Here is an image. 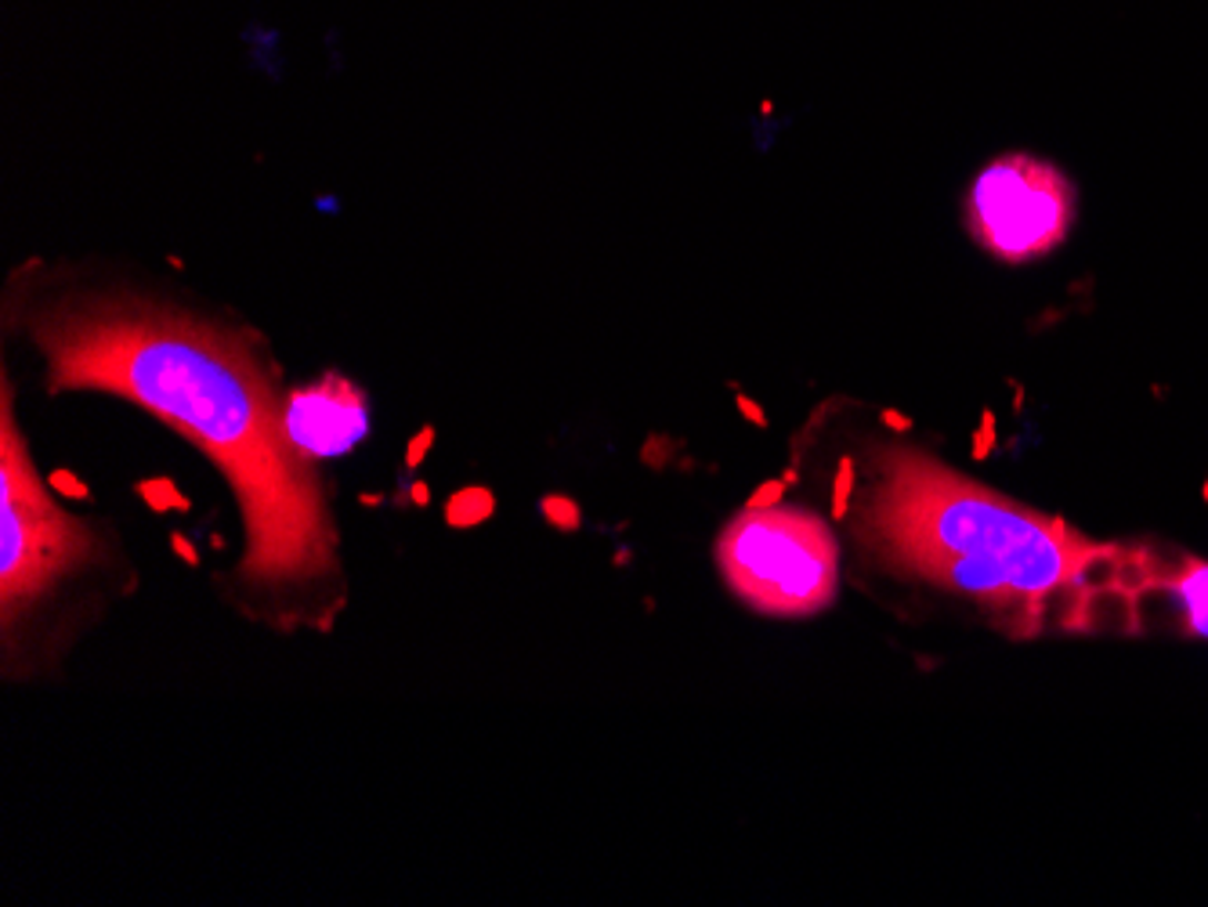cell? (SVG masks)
Listing matches in <instances>:
<instances>
[{
	"label": "cell",
	"mask_w": 1208,
	"mask_h": 907,
	"mask_svg": "<svg viewBox=\"0 0 1208 907\" xmlns=\"http://www.w3.org/2000/svg\"><path fill=\"white\" fill-rule=\"evenodd\" d=\"M8 323L33 344L51 390L123 398L196 445L240 502L235 579L254 611L329 630L344 608L337 528L315 467L283 438V390L254 333L142 293L22 275L8 289Z\"/></svg>",
	"instance_id": "cell-1"
},
{
	"label": "cell",
	"mask_w": 1208,
	"mask_h": 907,
	"mask_svg": "<svg viewBox=\"0 0 1208 907\" xmlns=\"http://www.w3.org/2000/svg\"><path fill=\"white\" fill-rule=\"evenodd\" d=\"M872 467L876 488L857 513V536L886 564L995 611L1009 633L1043 630L1049 611L1064 630H1089L1100 593L1150 590L1155 564L1129 575L1133 557L1118 547L966 481L926 452L880 449Z\"/></svg>",
	"instance_id": "cell-2"
},
{
	"label": "cell",
	"mask_w": 1208,
	"mask_h": 907,
	"mask_svg": "<svg viewBox=\"0 0 1208 907\" xmlns=\"http://www.w3.org/2000/svg\"><path fill=\"white\" fill-rule=\"evenodd\" d=\"M109 532L65 513L37 478L26 435L11 412L4 384V441H0V630L4 662L26 644L30 625L69 582L105 564Z\"/></svg>",
	"instance_id": "cell-3"
},
{
	"label": "cell",
	"mask_w": 1208,
	"mask_h": 907,
	"mask_svg": "<svg viewBox=\"0 0 1208 907\" xmlns=\"http://www.w3.org/2000/svg\"><path fill=\"white\" fill-rule=\"evenodd\" d=\"M720 575L760 615L808 619L836 600L840 550L808 510H742L717 539Z\"/></svg>",
	"instance_id": "cell-4"
},
{
	"label": "cell",
	"mask_w": 1208,
	"mask_h": 907,
	"mask_svg": "<svg viewBox=\"0 0 1208 907\" xmlns=\"http://www.w3.org/2000/svg\"><path fill=\"white\" fill-rule=\"evenodd\" d=\"M1075 185L1060 166L1032 152H1006L966 192V228L984 254L1027 264L1053 254L1075 225Z\"/></svg>",
	"instance_id": "cell-5"
},
{
	"label": "cell",
	"mask_w": 1208,
	"mask_h": 907,
	"mask_svg": "<svg viewBox=\"0 0 1208 907\" xmlns=\"http://www.w3.org/2000/svg\"><path fill=\"white\" fill-rule=\"evenodd\" d=\"M369 435V398L355 380L326 373L283 390V438L301 463L348 456Z\"/></svg>",
	"instance_id": "cell-6"
},
{
	"label": "cell",
	"mask_w": 1208,
	"mask_h": 907,
	"mask_svg": "<svg viewBox=\"0 0 1208 907\" xmlns=\"http://www.w3.org/2000/svg\"><path fill=\"white\" fill-rule=\"evenodd\" d=\"M1150 590H1165L1184 608V630L1208 640V561L1179 557L1173 568L1150 571Z\"/></svg>",
	"instance_id": "cell-7"
},
{
	"label": "cell",
	"mask_w": 1208,
	"mask_h": 907,
	"mask_svg": "<svg viewBox=\"0 0 1208 907\" xmlns=\"http://www.w3.org/2000/svg\"><path fill=\"white\" fill-rule=\"evenodd\" d=\"M496 510V496L489 488H460L453 492V499L446 502V524L449 528H478L493 518Z\"/></svg>",
	"instance_id": "cell-8"
},
{
	"label": "cell",
	"mask_w": 1208,
	"mask_h": 907,
	"mask_svg": "<svg viewBox=\"0 0 1208 907\" xmlns=\"http://www.w3.org/2000/svg\"><path fill=\"white\" fill-rule=\"evenodd\" d=\"M138 496L145 499V507H152L156 513H174V510H192V499L177 488L171 478H149V481H138L134 488Z\"/></svg>",
	"instance_id": "cell-9"
},
{
	"label": "cell",
	"mask_w": 1208,
	"mask_h": 907,
	"mask_svg": "<svg viewBox=\"0 0 1208 907\" xmlns=\"http://www.w3.org/2000/svg\"><path fill=\"white\" fill-rule=\"evenodd\" d=\"M539 513H544V518H547L554 528H558V532H576V528L582 524V510H579V502H576L572 496H561V492L544 496V502H539Z\"/></svg>",
	"instance_id": "cell-10"
},
{
	"label": "cell",
	"mask_w": 1208,
	"mask_h": 907,
	"mask_svg": "<svg viewBox=\"0 0 1208 907\" xmlns=\"http://www.w3.org/2000/svg\"><path fill=\"white\" fill-rule=\"evenodd\" d=\"M851 492H854V459L843 456L836 481H832V521L846 518V510H851Z\"/></svg>",
	"instance_id": "cell-11"
},
{
	"label": "cell",
	"mask_w": 1208,
	"mask_h": 907,
	"mask_svg": "<svg viewBox=\"0 0 1208 907\" xmlns=\"http://www.w3.org/2000/svg\"><path fill=\"white\" fill-rule=\"evenodd\" d=\"M48 485H51V492L54 496H65V499H88V485H83L80 478H77V473H69V470H51V478H48Z\"/></svg>",
	"instance_id": "cell-12"
},
{
	"label": "cell",
	"mask_w": 1208,
	"mask_h": 907,
	"mask_svg": "<svg viewBox=\"0 0 1208 907\" xmlns=\"http://www.w3.org/2000/svg\"><path fill=\"white\" fill-rule=\"evenodd\" d=\"M785 485H789V481H763V485L757 488V492L749 496L745 510H771V507H779L782 496H785Z\"/></svg>",
	"instance_id": "cell-13"
},
{
	"label": "cell",
	"mask_w": 1208,
	"mask_h": 907,
	"mask_svg": "<svg viewBox=\"0 0 1208 907\" xmlns=\"http://www.w3.org/2000/svg\"><path fill=\"white\" fill-rule=\"evenodd\" d=\"M992 449H995V416H992V412H984L981 430L974 435V459H977V463H981V459H988V456H992Z\"/></svg>",
	"instance_id": "cell-14"
},
{
	"label": "cell",
	"mask_w": 1208,
	"mask_h": 907,
	"mask_svg": "<svg viewBox=\"0 0 1208 907\" xmlns=\"http://www.w3.org/2000/svg\"><path fill=\"white\" fill-rule=\"evenodd\" d=\"M430 445H435V430L427 427V430H420V435L409 441V449H406V470H416V467L424 463V456L430 452Z\"/></svg>",
	"instance_id": "cell-15"
},
{
	"label": "cell",
	"mask_w": 1208,
	"mask_h": 907,
	"mask_svg": "<svg viewBox=\"0 0 1208 907\" xmlns=\"http://www.w3.org/2000/svg\"><path fill=\"white\" fill-rule=\"evenodd\" d=\"M171 547H174V553L182 557L185 564H200V550L192 547V542H189L185 536H177V532H174V536H171Z\"/></svg>",
	"instance_id": "cell-16"
},
{
	"label": "cell",
	"mask_w": 1208,
	"mask_h": 907,
	"mask_svg": "<svg viewBox=\"0 0 1208 907\" xmlns=\"http://www.w3.org/2000/svg\"><path fill=\"white\" fill-rule=\"evenodd\" d=\"M880 420H883L886 427H891V430H897V435H908V430H912V420H908V416H901V412H894V409H883Z\"/></svg>",
	"instance_id": "cell-17"
},
{
	"label": "cell",
	"mask_w": 1208,
	"mask_h": 907,
	"mask_svg": "<svg viewBox=\"0 0 1208 907\" xmlns=\"http://www.w3.org/2000/svg\"><path fill=\"white\" fill-rule=\"evenodd\" d=\"M742 416H749V420H753L757 427H763V424H768V416H763V412H760V409L753 406V401H745V398H742Z\"/></svg>",
	"instance_id": "cell-18"
},
{
	"label": "cell",
	"mask_w": 1208,
	"mask_h": 907,
	"mask_svg": "<svg viewBox=\"0 0 1208 907\" xmlns=\"http://www.w3.org/2000/svg\"><path fill=\"white\" fill-rule=\"evenodd\" d=\"M413 502H416V507H424V502H430V488H427V485H413Z\"/></svg>",
	"instance_id": "cell-19"
},
{
	"label": "cell",
	"mask_w": 1208,
	"mask_h": 907,
	"mask_svg": "<svg viewBox=\"0 0 1208 907\" xmlns=\"http://www.w3.org/2000/svg\"><path fill=\"white\" fill-rule=\"evenodd\" d=\"M1205 499H1208V485H1205Z\"/></svg>",
	"instance_id": "cell-20"
}]
</instances>
